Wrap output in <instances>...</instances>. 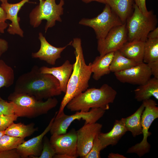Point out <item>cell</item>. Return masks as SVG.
Masks as SVG:
<instances>
[{
	"mask_svg": "<svg viewBox=\"0 0 158 158\" xmlns=\"http://www.w3.org/2000/svg\"><path fill=\"white\" fill-rule=\"evenodd\" d=\"M14 92L28 94L39 100L47 99L62 92L58 80L51 74L41 73L36 65L18 78Z\"/></svg>",
	"mask_w": 158,
	"mask_h": 158,
	"instance_id": "1",
	"label": "cell"
},
{
	"mask_svg": "<svg viewBox=\"0 0 158 158\" xmlns=\"http://www.w3.org/2000/svg\"><path fill=\"white\" fill-rule=\"evenodd\" d=\"M71 45L74 49L75 60L57 116L64 112V108L71 99L88 89L92 74L90 63L87 65L85 61L81 39L79 38H74L71 41Z\"/></svg>",
	"mask_w": 158,
	"mask_h": 158,
	"instance_id": "2",
	"label": "cell"
},
{
	"mask_svg": "<svg viewBox=\"0 0 158 158\" xmlns=\"http://www.w3.org/2000/svg\"><path fill=\"white\" fill-rule=\"evenodd\" d=\"M117 94L116 91L107 84L99 88L87 89L71 99L66 107L71 111H89L93 108L104 110L109 109V104L113 103Z\"/></svg>",
	"mask_w": 158,
	"mask_h": 158,
	"instance_id": "3",
	"label": "cell"
},
{
	"mask_svg": "<svg viewBox=\"0 0 158 158\" xmlns=\"http://www.w3.org/2000/svg\"><path fill=\"white\" fill-rule=\"evenodd\" d=\"M15 104L14 114L18 117L33 118L47 114L58 103L55 97L46 101L39 100L28 94L13 92L8 97Z\"/></svg>",
	"mask_w": 158,
	"mask_h": 158,
	"instance_id": "4",
	"label": "cell"
},
{
	"mask_svg": "<svg viewBox=\"0 0 158 158\" xmlns=\"http://www.w3.org/2000/svg\"><path fill=\"white\" fill-rule=\"evenodd\" d=\"M157 23V16L152 11L143 14L135 4L133 11L126 22L128 41H140L145 42L148 33L154 29Z\"/></svg>",
	"mask_w": 158,
	"mask_h": 158,
	"instance_id": "5",
	"label": "cell"
},
{
	"mask_svg": "<svg viewBox=\"0 0 158 158\" xmlns=\"http://www.w3.org/2000/svg\"><path fill=\"white\" fill-rule=\"evenodd\" d=\"M39 4L31 11L29 14L30 25L34 28L38 27L42 20H47L45 32L54 26L56 21L61 22V16L63 13L64 0H60L57 4L56 0H39Z\"/></svg>",
	"mask_w": 158,
	"mask_h": 158,
	"instance_id": "6",
	"label": "cell"
},
{
	"mask_svg": "<svg viewBox=\"0 0 158 158\" xmlns=\"http://www.w3.org/2000/svg\"><path fill=\"white\" fill-rule=\"evenodd\" d=\"M142 102L145 106L141 116L142 140L140 143L129 148L126 152L128 153H135L140 157L150 151L151 145L147 141V138L152 133L149 130L153 121L158 118V107L156 102L150 99Z\"/></svg>",
	"mask_w": 158,
	"mask_h": 158,
	"instance_id": "7",
	"label": "cell"
},
{
	"mask_svg": "<svg viewBox=\"0 0 158 158\" xmlns=\"http://www.w3.org/2000/svg\"><path fill=\"white\" fill-rule=\"evenodd\" d=\"M105 111L99 108H93L87 112L78 111L71 115L66 114L64 112L56 115L49 131L51 135L66 133L71 123L76 120L82 119L85 123H96L103 116Z\"/></svg>",
	"mask_w": 158,
	"mask_h": 158,
	"instance_id": "8",
	"label": "cell"
},
{
	"mask_svg": "<svg viewBox=\"0 0 158 158\" xmlns=\"http://www.w3.org/2000/svg\"><path fill=\"white\" fill-rule=\"evenodd\" d=\"M79 23L92 28L97 40L104 38L114 27L124 24L117 14L107 4L102 11L96 17L92 18H83Z\"/></svg>",
	"mask_w": 158,
	"mask_h": 158,
	"instance_id": "9",
	"label": "cell"
},
{
	"mask_svg": "<svg viewBox=\"0 0 158 158\" xmlns=\"http://www.w3.org/2000/svg\"><path fill=\"white\" fill-rule=\"evenodd\" d=\"M127 42L126 23L114 27L104 38L97 40V49L99 56L119 50Z\"/></svg>",
	"mask_w": 158,
	"mask_h": 158,
	"instance_id": "10",
	"label": "cell"
},
{
	"mask_svg": "<svg viewBox=\"0 0 158 158\" xmlns=\"http://www.w3.org/2000/svg\"><path fill=\"white\" fill-rule=\"evenodd\" d=\"M102 127V124L96 122L85 123L76 131L77 153L78 157L83 158L89 152L95 137L101 132Z\"/></svg>",
	"mask_w": 158,
	"mask_h": 158,
	"instance_id": "11",
	"label": "cell"
},
{
	"mask_svg": "<svg viewBox=\"0 0 158 158\" xmlns=\"http://www.w3.org/2000/svg\"><path fill=\"white\" fill-rule=\"evenodd\" d=\"M49 141L56 154L66 155L70 158L78 157L77 135L75 128L72 129L66 133L52 135Z\"/></svg>",
	"mask_w": 158,
	"mask_h": 158,
	"instance_id": "12",
	"label": "cell"
},
{
	"mask_svg": "<svg viewBox=\"0 0 158 158\" xmlns=\"http://www.w3.org/2000/svg\"><path fill=\"white\" fill-rule=\"evenodd\" d=\"M114 74L117 80L122 83L139 85L146 83L152 75L147 64L143 62Z\"/></svg>",
	"mask_w": 158,
	"mask_h": 158,
	"instance_id": "13",
	"label": "cell"
},
{
	"mask_svg": "<svg viewBox=\"0 0 158 158\" xmlns=\"http://www.w3.org/2000/svg\"><path fill=\"white\" fill-rule=\"evenodd\" d=\"M57 113V112H56L42 133L37 136L25 141L18 145L16 149L21 158H27L31 157L37 158L40 155L42 149L43 138L50 131Z\"/></svg>",
	"mask_w": 158,
	"mask_h": 158,
	"instance_id": "14",
	"label": "cell"
},
{
	"mask_svg": "<svg viewBox=\"0 0 158 158\" xmlns=\"http://www.w3.org/2000/svg\"><path fill=\"white\" fill-rule=\"evenodd\" d=\"M38 38L40 42V49L37 52L32 53V56L44 61L52 65H55L56 60L61 58V52L71 44L70 42L62 47H54L48 42L41 32L39 33Z\"/></svg>",
	"mask_w": 158,
	"mask_h": 158,
	"instance_id": "15",
	"label": "cell"
},
{
	"mask_svg": "<svg viewBox=\"0 0 158 158\" xmlns=\"http://www.w3.org/2000/svg\"><path fill=\"white\" fill-rule=\"evenodd\" d=\"M30 0H22L17 3H9L7 2L2 3L1 7L6 14V19L10 20L11 23L8 25L7 32L10 34L17 35L21 37H23V31L20 28L18 17L19 11L22 7Z\"/></svg>",
	"mask_w": 158,
	"mask_h": 158,
	"instance_id": "16",
	"label": "cell"
},
{
	"mask_svg": "<svg viewBox=\"0 0 158 158\" xmlns=\"http://www.w3.org/2000/svg\"><path fill=\"white\" fill-rule=\"evenodd\" d=\"M73 64L68 60H66L61 66L49 68L43 66L40 68L41 73L51 74L59 81L62 92L65 93L68 82L72 73Z\"/></svg>",
	"mask_w": 158,
	"mask_h": 158,
	"instance_id": "17",
	"label": "cell"
},
{
	"mask_svg": "<svg viewBox=\"0 0 158 158\" xmlns=\"http://www.w3.org/2000/svg\"><path fill=\"white\" fill-rule=\"evenodd\" d=\"M127 131L122 120H116L113 128L110 131L105 133L101 132L98 135L102 150L109 145H116Z\"/></svg>",
	"mask_w": 158,
	"mask_h": 158,
	"instance_id": "18",
	"label": "cell"
},
{
	"mask_svg": "<svg viewBox=\"0 0 158 158\" xmlns=\"http://www.w3.org/2000/svg\"><path fill=\"white\" fill-rule=\"evenodd\" d=\"M145 42L135 40L127 42L118 50L124 56L137 63L143 62Z\"/></svg>",
	"mask_w": 158,
	"mask_h": 158,
	"instance_id": "19",
	"label": "cell"
},
{
	"mask_svg": "<svg viewBox=\"0 0 158 158\" xmlns=\"http://www.w3.org/2000/svg\"><path fill=\"white\" fill-rule=\"evenodd\" d=\"M114 53L112 52L102 56H97L92 63H90L94 79L98 80L102 76L110 73V66Z\"/></svg>",
	"mask_w": 158,
	"mask_h": 158,
	"instance_id": "20",
	"label": "cell"
},
{
	"mask_svg": "<svg viewBox=\"0 0 158 158\" xmlns=\"http://www.w3.org/2000/svg\"><path fill=\"white\" fill-rule=\"evenodd\" d=\"M105 4L109 5L118 16L123 23L134 9V0H104Z\"/></svg>",
	"mask_w": 158,
	"mask_h": 158,
	"instance_id": "21",
	"label": "cell"
},
{
	"mask_svg": "<svg viewBox=\"0 0 158 158\" xmlns=\"http://www.w3.org/2000/svg\"><path fill=\"white\" fill-rule=\"evenodd\" d=\"M135 98L138 102H142L154 97L158 99V79L151 78L145 83L139 85L134 90Z\"/></svg>",
	"mask_w": 158,
	"mask_h": 158,
	"instance_id": "22",
	"label": "cell"
},
{
	"mask_svg": "<svg viewBox=\"0 0 158 158\" xmlns=\"http://www.w3.org/2000/svg\"><path fill=\"white\" fill-rule=\"evenodd\" d=\"M144 109V104L142 103L134 113L121 119L127 131H130L133 137L142 134L141 116Z\"/></svg>",
	"mask_w": 158,
	"mask_h": 158,
	"instance_id": "23",
	"label": "cell"
},
{
	"mask_svg": "<svg viewBox=\"0 0 158 158\" xmlns=\"http://www.w3.org/2000/svg\"><path fill=\"white\" fill-rule=\"evenodd\" d=\"M35 124L31 123L25 125L21 123L11 125L5 130V134L12 136L24 138L29 136L37 130Z\"/></svg>",
	"mask_w": 158,
	"mask_h": 158,
	"instance_id": "24",
	"label": "cell"
},
{
	"mask_svg": "<svg viewBox=\"0 0 158 158\" xmlns=\"http://www.w3.org/2000/svg\"><path fill=\"white\" fill-rule=\"evenodd\" d=\"M137 64L133 60L124 56L118 50L114 52L110 70L111 72L114 73L125 70Z\"/></svg>",
	"mask_w": 158,
	"mask_h": 158,
	"instance_id": "25",
	"label": "cell"
},
{
	"mask_svg": "<svg viewBox=\"0 0 158 158\" xmlns=\"http://www.w3.org/2000/svg\"><path fill=\"white\" fill-rule=\"evenodd\" d=\"M14 73L13 69L2 60L0 59V89L9 87L14 83ZM2 99L0 97V100Z\"/></svg>",
	"mask_w": 158,
	"mask_h": 158,
	"instance_id": "26",
	"label": "cell"
},
{
	"mask_svg": "<svg viewBox=\"0 0 158 158\" xmlns=\"http://www.w3.org/2000/svg\"><path fill=\"white\" fill-rule=\"evenodd\" d=\"M158 61V39H147L145 42L143 62L148 63Z\"/></svg>",
	"mask_w": 158,
	"mask_h": 158,
	"instance_id": "27",
	"label": "cell"
},
{
	"mask_svg": "<svg viewBox=\"0 0 158 158\" xmlns=\"http://www.w3.org/2000/svg\"><path fill=\"white\" fill-rule=\"evenodd\" d=\"M25 141L24 138L5 134L0 139V152L16 149Z\"/></svg>",
	"mask_w": 158,
	"mask_h": 158,
	"instance_id": "28",
	"label": "cell"
},
{
	"mask_svg": "<svg viewBox=\"0 0 158 158\" xmlns=\"http://www.w3.org/2000/svg\"><path fill=\"white\" fill-rule=\"evenodd\" d=\"M56 154L49 140L45 136L43 139V147L40 155L37 158H52Z\"/></svg>",
	"mask_w": 158,
	"mask_h": 158,
	"instance_id": "29",
	"label": "cell"
},
{
	"mask_svg": "<svg viewBox=\"0 0 158 158\" xmlns=\"http://www.w3.org/2000/svg\"><path fill=\"white\" fill-rule=\"evenodd\" d=\"M95 137L91 148L83 158H100V152L102 150L101 143L98 137Z\"/></svg>",
	"mask_w": 158,
	"mask_h": 158,
	"instance_id": "30",
	"label": "cell"
},
{
	"mask_svg": "<svg viewBox=\"0 0 158 158\" xmlns=\"http://www.w3.org/2000/svg\"><path fill=\"white\" fill-rule=\"evenodd\" d=\"M15 104L12 101L0 100V115L15 114Z\"/></svg>",
	"mask_w": 158,
	"mask_h": 158,
	"instance_id": "31",
	"label": "cell"
},
{
	"mask_svg": "<svg viewBox=\"0 0 158 158\" xmlns=\"http://www.w3.org/2000/svg\"><path fill=\"white\" fill-rule=\"evenodd\" d=\"M18 117L15 114L0 115V130H5Z\"/></svg>",
	"mask_w": 158,
	"mask_h": 158,
	"instance_id": "32",
	"label": "cell"
},
{
	"mask_svg": "<svg viewBox=\"0 0 158 158\" xmlns=\"http://www.w3.org/2000/svg\"><path fill=\"white\" fill-rule=\"evenodd\" d=\"M0 158H21L16 149L0 152Z\"/></svg>",
	"mask_w": 158,
	"mask_h": 158,
	"instance_id": "33",
	"label": "cell"
},
{
	"mask_svg": "<svg viewBox=\"0 0 158 158\" xmlns=\"http://www.w3.org/2000/svg\"><path fill=\"white\" fill-rule=\"evenodd\" d=\"M6 14L3 8L0 6V32L3 33L5 29L8 26V24L6 22Z\"/></svg>",
	"mask_w": 158,
	"mask_h": 158,
	"instance_id": "34",
	"label": "cell"
},
{
	"mask_svg": "<svg viewBox=\"0 0 158 158\" xmlns=\"http://www.w3.org/2000/svg\"><path fill=\"white\" fill-rule=\"evenodd\" d=\"M135 4L138 7L140 11L144 14L147 15L149 12L146 6V0H134Z\"/></svg>",
	"mask_w": 158,
	"mask_h": 158,
	"instance_id": "35",
	"label": "cell"
},
{
	"mask_svg": "<svg viewBox=\"0 0 158 158\" xmlns=\"http://www.w3.org/2000/svg\"><path fill=\"white\" fill-rule=\"evenodd\" d=\"M154 77L158 79V61L147 63Z\"/></svg>",
	"mask_w": 158,
	"mask_h": 158,
	"instance_id": "36",
	"label": "cell"
},
{
	"mask_svg": "<svg viewBox=\"0 0 158 158\" xmlns=\"http://www.w3.org/2000/svg\"><path fill=\"white\" fill-rule=\"evenodd\" d=\"M8 48V44L6 40L0 38V57Z\"/></svg>",
	"mask_w": 158,
	"mask_h": 158,
	"instance_id": "37",
	"label": "cell"
},
{
	"mask_svg": "<svg viewBox=\"0 0 158 158\" xmlns=\"http://www.w3.org/2000/svg\"><path fill=\"white\" fill-rule=\"evenodd\" d=\"M147 39H158V28L156 27L154 29L148 33Z\"/></svg>",
	"mask_w": 158,
	"mask_h": 158,
	"instance_id": "38",
	"label": "cell"
},
{
	"mask_svg": "<svg viewBox=\"0 0 158 158\" xmlns=\"http://www.w3.org/2000/svg\"><path fill=\"white\" fill-rule=\"evenodd\" d=\"M108 158H126L123 155L113 153H110L108 155Z\"/></svg>",
	"mask_w": 158,
	"mask_h": 158,
	"instance_id": "39",
	"label": "cell"
},
{
	"mask_svg": "<svg viewBox=\"0 0 158 158\" xmlns=\"http://www.w3.org/2000/svg\"><path fill=\"white\" fill-rule=\"evenodd\" d=\"M85 3H88L92 1H95L99 3L105 4L104 0H81Z\"/></svg>",
	"mask_w": 158,
	"mask_h": 158,
	"instance_id": "40",
	"label": "cell"
},
{
	"mask_svg": "<svg viewBox=\"0 0 158 158\" xmlns=\"http://www.w3.org/2000/svg\"><path fill=\"white\" fill-rule=\"evenodd\" d=\"M4 134H5V130H0V139Z\"/></svg>",
	"mask_w": 158,
	"mask_h": 158,
	"instance_id": "41",
	"label": "cell"
},
{
	"mask_svg": "<svg viewBox=\"0 0 158 158\" xmlns=\"http://www.w3.org/2000/svg\"><path fill=\"white\" fill-rule=\"evenodd\" d=\"M0 1L2 3L8 1V0H0Z\"/></svg>",
	"mask_w": 158,
	"mask_h": 158,
	"instance_id": "42",
	"label": "cell"
}]
</instances>
